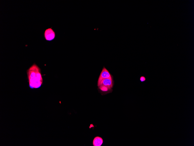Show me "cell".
Instances as JSON below:
<instances>
[{"label":"cell","mask_w":194,"mask_h":146,"mask_svg":"<svg viewBox=\"0 0 194 146\" xmlns=\"http://www.w3.org/2000/svg\"><path fill=\"white\" fill-rule=\"evenodd\" d=\"M103 142L102 138L99 136L95 137L93 140V145L94 146H100Z\"/></svg>","instance_id":"5b68a950"},{"label":"cell","mask_w":194,"mask_h":146,"mask_svg":"<svg viewBox=\"0 0 194 146\" xmlns=\"http://www.w3.org/2000/svg\"><path fill=\"white\" fill-rule=\"evenodd\" d=\"M27 73L29 87L31 89L39 88L43 83L41 70L35 63L27 70Z\"/></svg>","instance_id":"6da1fadb"},{"label":"cell","mask_w":194,"mask_h":146,"mask_svg":"<svg viewBox=\"0 0 194 146\" xmlns=\"http://www.w3.org/2000/svg\"><path fill=\"white\" fill-rule=\"evenodd\" d=\"M44 36L46 40L51 41L53 40L55 37V34L51 28L46 29L44 33Z\"/></svg>","instance_id":"3957f363"},{"label":"cell","mask_w":194,"mask_h":146,"mask_svg":"<svg viewBox=\"0 0 194 146\" xmlns=\"http://www.w3.org/2000/svg\"><path fill=\"white\" fill-rule=\"evenodd\" d=\"M107 78H112V77L108 71L104 67L98 79V86H99L100 82L102 80Z\"/></svg>","instance_id":"277c9868"},{"label":"cell","mask_w":194,"mask_h":146,"mask_svg":"<svg viewBox=\"0 0 194 146\" xmlns=\"http://www.w3.org/2000/svg\"><path fill=\"white\" fill-rule=\"evenodd\" d=\"M113 83L112 78H107L102 80L99 86V89L103 91H107L112 87Z\"/></svg>","instance_id":"7a4b0ae2"},{"label":"cell","mask_w":194,"mask_h":146,"mask_svg":"<svg viewBox=\"0 0 194 146\" xmlns=\"http://www.w3.org/2000/svg\"><path fill=\"white\" fill-rule=\"evenodd\" d=\"M146 80V78L143 76H141L140 78V80L141 82H142L145 81Z\"/></svg>","instance_id":"8992f818"}]
</instances>
